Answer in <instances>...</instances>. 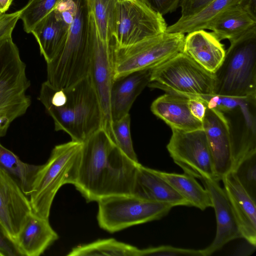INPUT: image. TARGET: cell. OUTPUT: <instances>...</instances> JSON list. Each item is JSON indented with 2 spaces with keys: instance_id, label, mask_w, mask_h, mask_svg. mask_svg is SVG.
<instances>
[{
  "instance_id": "8fae6325",
  "label": "cell",
  "mask_w": 256,
  "mask_h": 256,
  "mask_svg": "<svg viewBox=\"0 0 256 256\" xmlns=\"http://www.w3.org/2000/svg\"><path fill=\"white\" fill-rule=\"evenodd\" d=\"M66 98L62 112L75 133L74 141L82 142L102 128V114L96 92L88 76L64 88Z\"/></svg>"
},
{
  "instance_id": "4fadbf2b",
  "label": "cell",
  "mask_w": 256,
  "mask_h": 256,
  "mask_svg": "<svg viewBox=\"0 0 256 256\" xmlns=\"http://www.w3.org/2000/svg\"><path fill=\"white\" fill-rule=\"evenodd\" d=\"M222 114L229 128L232 170L242 159L256 152V96L244 98L240 104Z\"/></svg>"
},
{
  "instance_id": "f35d334b",
  "label": "cell",
  "mask_w": 256,
  "mask_h": 256,
  "mask_svg": "<svg viewBox=\"0 0 256 256\" xmlns=\"http://www.w3.org/2000/svg\"><path fill=\"white\" fill-rule=\"evenodd\" d=\"M13 0H0V12L4 14L8 10Z\"/></svg>"
},
{
  "instance_id": "9a60e30c",
  "label": "cell",
  "mask_w": 256,
  "mask_h": 256,
  "mask_svg": "<svg viewBox=\"0 0 256 256\" xmlns=\"http://www.w3.org/2000/svg\"><path fill=\"white\" fill-rule=\"evenodd\" d=\"M202 181L210 194L216 221L213 242L206 248L200 250L202 256H209L230 241L242 238V236L230 203L218 182L212 179Z\"/></svg>"
},
{
  "instance_id": "83f0119b",
  "label": "cell",
  "mask_w": 256,
  "mask_h": 256,
  "mask_svg": "<svg viewBox=\"0 0 256 256\" xmlns=\"http://www.w3.org/2000/svg\"><path fill=\"white\" fill-rule=\"evenodd\" d=\"M138 248L114 238L98 240L73 248L68 256H140Z\"/></svg>"
},
{
  "instance_id": "5bb4252c",
  "label": "cell",
  "mask_w": 256,
  "mask_h": 256,
  "mask_svg": "<svg viewBox=\"0 0 256 256\" xmlns=\"http://www.w3.org/2000/svg\"><path fill=\"white\" fill-rule=\"evenodd\" d=\"M32 212L28 196L15 180L0 168V224L14 244L27 216Z\"/></svg>"
},
{
  "instance_id": "d590c367",
  "label": "cell",
  "mask_w": 256,
  "mask_h": 256,
  "mask_svg": "<svg viewBox=\"0 0 256 256\" xmlns=\"http://www.w3.org/2000/svg\"><path fill=\"white\" fill-rule=\"evenodd\" d=\"M180 0H144L152 10L162 16L175 11Z\"/></svg>"
},
{
  "instance_id": "6da1fadb",
  "label": "cell",
  "mask_w": 256,
  "mask_h": 256,
  "mask_svg": "<svg viewBox=\"0 0 256 256\" xmlns=\"http://www.w3.org/2000/svg\"><path fill=\"white\" fill-rule=\"evenodd\" d=\"M139 164L125 155L102 128L82 142L74 186L88 202L132 195Z\"/></svg>"
},
{
  "instance_id": "4dcf8cb0",
  "label": "cell",
  "mask_w": 256,
  "mask_h": 256,
  "mask_svg": "<svg viewBox=\"0 0 256 256\" xmlns=\"http://www.w3.org/2000/svg\"><path fill=\"white\" fill-rule=\"evenodd\" d=\"M130 124V114L113 122L110 137L118 148L125 155L134 162H139L132 144Z\"/></svg>"
},
{
  "instance_id": "9c48e42d",
  "label": "cell",
  "mask_w": 256,
  "mask_h": 256,
  "mask_svg": "<svg viewBox=\"0 0 256 256\" xmlns=\"http://www.w3.org/2000/svg\"><path fill=\"white\" fill-rule=\"evenodd\" d=\"M162 16L144 1L118 0L116 4L114 46L130 45L166 32Z\"/></svg>"
},
{
  "instance_id": "484cf974",
  "label": "cell",
  "mask_w": 256,
  "mask_h": 256,
  "mask_svg": "<svg viewBox=\"0 0 256 256\" xmlns=\"http://www.w3.org/2000/svg\"><path fill=\"white\" fill-rule=\"evenodd\" d=\"M244 0H214L202 10L192 16L182 18L174 24L167 26L166 32L189 33L206 30L218 16L232 6L242 4Z\"/></svg>"
},
{
  "instance_id": "74e56055",
  "label": "cell",
  "mask_w": 256,
  "mask_h": 256,
  "mask_svg": "<svg viewBox=\"0 0 256 256\" xmlns=\"http://www.w3.org/2000/svg\"><path fill=\"white\" fill-rule=\"evenodd\" d=\"M188 104L192 116L202 122L206 109L205 103L199 99L188 98Z\"/></svg>"
},
{
  "instance_id": "836d02e7",
  "label": "cell",
  "mask_w": 256,
  "mask_h": 256,
  "mask_svg": "<svg viewBox=\"0 0 256 256\" xmlns=\"http://www.w3.org/2000/svg\"><path fill=\"white\" fill-rule=\"evenodd\" d=\"M76 10L74 0H59L54 8L56 18L68 28L73 22Z\"/></svg>"
},
{
  "instance_id": "7a4b0ae2",
  "label": "cell",
  "mask_w": 256,
  "mask_h": 256,
  "mask_svg": "<svg viewBox=\"0 0 256 256\" xmlns=\"http://www.w3.org/2000/svg\"><path fill=\"white\" fill-rule=\"evenodd\" d=\"M16 23L14 20H0V138L31 104L26 94L30 82L26 66L12 38Z\"/></svg>"
},
{
  "instance_id": "e575fe53",
  "label": "cell",
  "mask_w": 256,
  "mask_h": 256,
  "mask_svg": "<svg viewBox=\"0 0 256 256\" xmlns=\"http://www.w3.org/2000/svg\"><path fill=\"white\" fill-rule=\"evenodd\" d=\"M214 0H180L182 18L195 14L202 10Z\"/></svg>"
},
{
  "instance_id": "52a82bcc",
  "label": "cell",
  "mask_w": 256,
  "mask_h": 256,
  "mask_svg": "<svg viewBox=\"0 0 256 256\" xmlns=\"http://www.w3.org/2000/svg\"><path fill=\"white\" fill-rule=\"evenodd\" d=\"M184 34L164 32L134 44L114 48V79L152 69L182 52Z\"/></svg>"
},
{
  "instance_id": "d6a6232c",
  "label": "cell",
  "mask_w": 256,
  "mask_h": 256,
  "mask_svg": "<svg viewBox=\"0 0 256 256\" xmlns=\"http://www.w3.org/2000/svg\"><path fill=\"white\" fill-rule=\"evenodd\" d=\"M202 256L200 250L176 248L170 246H160L140 250V256Z\"/></svg>"
},
{
  "instance_id": "8992f818",
  "label": "cell",
  "mask_w": 256,
  "mask_h": 256,
  "mask_svg": "<svg viewBox=\"0 0 256 256\" xmlns=\"http://www.w3.org/2000/svg\"><path fill=\"white\" fill-rule=\"evenodd\" d=\"M148 86L184 96L214 94V76L182 52L151 69Z\"/></svg>"
},
{
  "instance_id": "d4e9b609",
  "label": "cell",
  "mask_w": 256,
  "mask_h": 256,
  "mask_svg": "<svg viewBox=\"0 0 256 256\" xmlns=\"http://www.w3.org/2000/svg\"><path fill=\"white\" fill-rule=\"evenodd\" d=\"M154 171L188 202L190 206H194L202 210L212 207L208 190L205 188H203L194 177L184 172L178 174L156 170Z\"/></svg>"
},
{
  "instance_id": "f546056e",
  "label": "cell",
  "mask_w": 256,
  "mask_h": 256,
  "mask_svg": "<svg viewBox=\"0 0 256 256\" xmlns=\"http://www.w3.org/2000/svg\"><path fill=\"white\" fill-rule=\"evenodd\" d=\"M59 0H29L20 10V19L24 31L31 34L34 27L52 12Z\"/></svg>"
},
{
  "instance_id": "30bf717a",
  "label": "cell",
  "mask_w": 256,
  "mask_h": 256,
  "mask_svg": "<svg viewBox=\"0 0 256 256\" xmlns=\"http://www.w3.org/2000/svg\"><path fill=\"white\" fill-rule=\"evenodd\" d=\"M88 37L90 61L88 76L98 97L102 114V128L112 132L110 92L114 75V44H108L100 38L89 8Z\"/></svg>"
},
{
  "instance_id": "ac0fdd59",
  "label": "cell",
  "mask_w": 256,
  "mask_h": 256,
  "mask_svg": "<svg viewBox=\"0 0 256 256\" xmlns=\"http://www.w3.org/2000/svg\"><path fill=\"white\" fill-rule=\"evenodd\" d=\"M132 195L139 198L172 206H190L188 202L154 170L142 166H138L132 187Z\"/></svg>"
},
{
  "instance_id": "44dd1931",
  "label": "cell",
  "mask_w": 256,
  "mask_h": 256,
  "mask_svg": "<svg viewBox=\"0 0 256 256\" xmlns=\"http://www.w3.org/2000/svg\"><path fill=\"white\" fill-rule=\"evenodd\" d=\"M150 72L151 70H142L114 79L110 97L112 122L129 114L136 98L150 84Z\"/></svg>"
},
{
  "instance_id": "2e32d148",
  "label": "cell",
  "mask_w": 256,
  "mask_h": 256,
  "mask_svg": "<svg viewBox=\"0 0 256 256\" xmlns=\"http://www.w3.org/2000/svg\"><path fill=\"white\" fill-rule=\"evenodd\" d=\"M203 130L219 181L232 169V158L229 128L224 115L206 106L202 120Z\"/></svg>"
},
{
  "instance_id": "8d00e7d4",
  "label": "cell",
  "mask_w": 256,
  "mask_h": 256,
  "mask_svg": "<svg viewBox=\"0 0 256 256\" xmlns=\"http://www.w3.org/2000/svg\"><path fill=\"white\" fill-rule=\"evenodd\" d=\"M0 250L4 256H20L14 244L8 238L0 224Z\"/></svg>"
},
{
  "instance_id": "277c9868",
  "label": "cell",
  "mask_w": 256,
  "mask_h": 256,
  "mask_svg": "<svg viewBox=\"0 0 256 256\" xmlns=\"http://www.w3.org/2000/svg\"><path fill=\"white\" fill-rule=\"evenodd\" d=\"M82 142L74 140L56 146L48 161L41 165L28 196L33 213L49 220L51 206L59 189L75 184Z\"/></svg>"
},
{
  "instance_id": "4316f807",
  "label": "cell",
  "mask_w": 256,
  "mask_h": 256,
  "mask_svg": "<svg viewBox=\"0 0 256 256\" xmlns=\"http://www.w3.org/2000/svg\"><path fill=\"white\" fill-rule=\"evenodd\" d=\"M40 166L23 162L0 142V168L16 182L28 197L32 192L35 176Z\"/></svg>"
},
{
  "instance_id": "5b68a950",
  "label": "cell",
  "mask_w": 256,
  "mask_h": 256,
  "mask_svg": "<svg viewBox=\"0 0 256 256\" xmlns=\"http://www.w3.org/2000/svg\"><path fill=\"white\" fill-rule=\"evenodd\" d=\"M230 42L214 74V94L234 97L256 96V26Z\"/></svg>"
},
{
  "instance_id": "d6986e66",
  "label": "cell",
  "mask_w": 256,
  "mask_h": 256,
  "mask_svg": "<svg viewBox=\"0 0 256 256\" xmlns=\"http://www.w3.org/2000/svg\"><path fill=\"white\" fill-rule=\"evenodd\" d=\"M188 102V97L166 93L152 102L150 110L171 128L185 132L202 130V122L192 116Z\"/></svg>"
},
{
  "instance_id": "1f68e13d",
  "label": "cell",
  "mask_w": 256,
  "mask_h": 256,
  "mask_svg": "<svg viewBox=\"0 0 256 256\" xmlns=\"http://www.w3.org/2000/svg\"><path fill=\"white\" fill-rule=\"evenodd\" d=\"M232 172L241 186L256 202V152L242 159Z\"/></svg>"
},
{
  "instance_id": "3957f363",
  "label": "cell",
  "mask_w": 256,
  "mask_h": 256,
  "mask_svg": "<svg viewBox=\"0 0 256 256\" xmlns=\"http://www.w3.org/2000/svg\"><path fill=\"white\" fill-rule=\"evenodd\" d=\"M76 10L64 42L47 63V80L60 89L71 87L87 77L90 61L88 0H74Z\"/></svg>"
},
{
  "instance_id": "cb8c5ba5",
  "label": "cell",
  "mask_w": 256,
  "mask_h": 256,
  "mask_svg": "<svg viewBox=\"0 0 256 256\" xmlns=\"http://www.w3.org/2000/svg\"><path fill=\"white\" fill-rule=\"evenodd\" d=\"M68 28L56 18L54 9L32 30L31 34L36 40L40 54L46 64L52 60L58 51Z\"/></svg>"
},
{
  "instance_id": "603a6c76",
  "label": "cell",
  "mask_w": 256,
  "mask_h": 256,
  "mask_svg": "<svg viewBox=\"0 0 256 256\" xmlns=\"http://www.w3.org/2000/svg\"><path fill=\"white\" fill-rule=\"evenodd\" d=\"M256 26V16L242 3L229 8L209 24L208 30L212 31L220 41L234 40L250 28Z\"/></svg>"
},
{
  "instance_id": "f1b7e54d",
  "label": "cell",
  "mask_w": 256,
  "mask_h": 256,
  "mask_svg": "<svg viewBox=\"0 0 256 256\" xmlns=\"http://www.w3.org/2000/svg\"><path fill=\"white\" fill-rule=\"evenodd\" d=\"M88 1L100 38L108 44H114V36L118 0Z\"/></svg>"
},
{
  "instance_id": "7c38bea8",
  "label": "cell",
  "mask_w": 256,
  "mask_h": 256,
  "mask_svg": "<svg viewBox=\"0 0 256 256\" xmlns=\"http://www.w3.org/2000/svg\"><path fill=\"white\" fill-rule=\"evenodd\" d=\"M171 129L172 135L166 148L174 162L184 173L201 180L219 182L204 130L185 132Z\"/></svg>"
},
{
  "instance_id": "7402d4cb",
  "label": "cell",
  "mask_w": 256,
  "mask_h": 256,
  "mask_svg": "<svg viewBox=\"0 0 256 256\" xmlns=\"http://www.w3.org/2000/svg\"><path fill=\"white\" fill-rule=\"evenodd\" d=\"M185 36L182 52L207 71L214 74L221 64L226 50L212 32L193 31Z\"/></svg>"
},
{
  "instance_id": "ba28073f",
  "label": "cell",
  "mask_w": 256,
  "mask_h": 256,
  "mask_svg": "<svg viewBox=\"0 0 256 256\" xmlns=\"http://www.w3.org/2000/svg\"><path fill=\"white\" fill-rule=\"evenodd\" d=\"M97 202L98 225L111 233L160 220L173 207L168 204L149 201L133 195L112 196Z\"/></svg>"
},
{
  "instance_id": "e0dca14e",
  "label": "cell",
  "mask_w": 256,
  "mask_h": 256,
  "mask_svg": "<svg viewBox=\"0 0 256 256\" xmlns=\"http://www.w3.org/2000/svg\"><path fill=\"white\" fill-rule=\"evenodd\" d=\"M224 190L238 222L242 238L256 245V202L241 186L232 171L222 179Z\"/></svg>"
},
{
  "instance_id": "ffe728a7",
  "label": "cell",
  "mask_w": 256,
  "mask_h": 256,
  "mask_svg": "<svg viewBox=\"0 0 256 256\" xmlns=\"http://www.w3.org/2000/svg\"><path fill=\"white\" fill-rule=\"evenodd\" d=\"M58 238L49 220L32 212L18 234L14 244L20 256H39Z\"/></svg>"
},
{
  "instance_id": "ab89813d",
  "label": "cell",
  "mask_w": 256,
  "mask_h": 256,
  "mask_svg": "<svg viewBox=\"0 0 256 256\" xmlns=\"http://www.w3.org/2000/svg\"><path fill=\"white\" fill-rule=\"evenodd\" d=\"M126 0V1H136V0H140V1H144V0Z\"/></svg>"
},
{
  "instance_id": "60d3db41",
  "label": "cell",
  "mask_w": 256,
  "mask_h": 256,
  "mask_svg": "<svg viewBox=\"0 0 256 256\" xmlns=\"http://www.w3.org/2000/svg\"><path fill=\"white\" fill-rule=\"evenodd\" d=\"M2 14V13L0 12V16Z\"/></svg>"
}]
</instances>
